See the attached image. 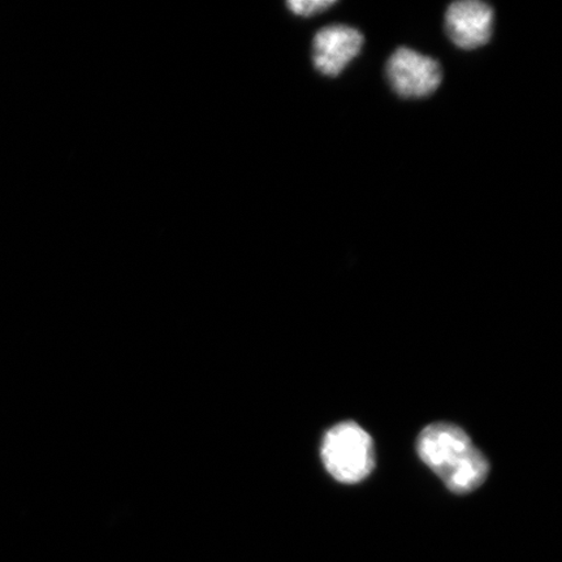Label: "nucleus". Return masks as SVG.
<instances>
[{"label":"nucleus","mask_w":562,"mask_h":562,"mask_svg":"<svg viewBox=\"0 0 562 562\" xmlns=\"http://www.w3.org/2000/svg\"><path fill=\"white\" fill-rule=\"evenodd\" d=\"M363 35L348 25H329L315 34L313 41L314 67L322 75L339 76L361 53Z\"/></svg>","instance_id":"5"},{"label":"nucleus","mask_w":562,"mask_h":562,"mask_svg":"<svg viewBox=\"0 0 562 562\" xmlns=\"http://www.w3.org/2000/svg\"><path fill=\"white\" fill-rule=\"evenodd\" d=\"M321 452L329 475L344 484L367 480L375 467L374 442L356 422H341L329 428Z\"/></svg>","instance_id":"2"},{"label":"nucleus","mask_w":562,"mask_h":562,"mask_svg":"<svg viewBox=\"0 0 562 562\" xmlns=\"http://www.w3.org/2000/svg\"><path fill=\"white\" fill-rule=\"evenodd\" d=\"M494 10L480 0H462L448 7L446 30L457 47L476 50L491 40Z\"/></svg>","instance_id":"4"},{"label":"nucleus","mask_w":562,"mask_h":562,"mask_svg":"<svg viewBox=\"0 0 562 562\" xmlns=\"http://www.w3.org/2000/svg\"><path fill=\"white\" fill-rule=\"evenodd\" d=\"M419 459L456 495H467L482 486L490 474V463L461 427L437 422L420 431Z\"/></svg>","instance_id":"1"},{"label":"nucleus","mask_w":562,"mask_h":562,"mask_svg":"<svg viewBox=\"0 0 562 562\" xmlns=\"http://www.w3.org/2000/svg\"><path fill=\"white\" fill-rule=\"evenodd\" d=\"M335 0H291L288 2V9L294 15L311 18L316 13L325 12L329 7L335 5Z\"/></svg>","instance_id":"6"},{"label":"nucleus","mask_w":562,"mask_h":562,"mask_svg":"<svg viewBox=\"0 0 562 562\" xmlns=\"http://www.w3.org/2000/svg\"><path fill=\"white\" fill-rule=\"evenodd\" d=\"M385 74L392 89L405 100H419L434 94L442 80V70L437 60L407 47H400L392 54Z\"/></svg>","instance_id":"3"}]
</instances>
